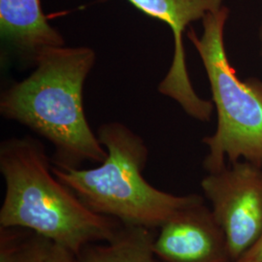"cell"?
Here are the masks:
<instances>
[{
    "mask_svg": "<svg viewBox=\"0 0 262 262\" xmlns=\"http://www.w3.org/2000/svg\"><path fill=\"white\" fill-rule=\"evenodd\" d=\"M96 61L89 47L56 48L39 58L34 71L0 96V113L34 131L55 148L52 163L80 168L107 157L85 118L84 84Z\"/></svg>",
    "mask_w": 262,
    "mask_h": 262,
    "instance_id": "1",
    "label": "cell"
},
{
    "mask_svg": "<svg viewBox=\"0 0 262 262\" xmlns=\"http://www.w3.org/2000/svg\"><path fill=\"white\" fill-rule=\"evenodd\" d=\"M0 172L5 183L0 226L27 228L76 255L91 244L110 241L122 227L94 213L56 178L44 145L31 136L1 143Z\"/></svg>",
    "mask_w": 262,
    "mask_h": 262,
    "instance_id": "2",
    "label": "cell"
},
{
    "mask_svg": "<svg viewBox=\"0 0 262 262\" xmlns=\"http://www.w3.org/2000/svg\"><path fill=\"white\" fill-rule=\"evenodd\" d=\"M97 136L107 150L99 166L58 168L53 165L56 178L94 213L115 219L122 225L159 229L201 197L175 195L151 186L143 175L149 157L148 147L124 124L104 123Z\"/></svg>",
    "mask_w": 262,
    "mask_h": 262,
    "instance_id": "3",
    "label": "cell"
},
{
    "mask_svg": "<svg viewBox=\"0 0 262 262\" xmlns=\"http://www.w3.org/2000/svg\"><path fill=\"white\" fill-rule=\"evenodd\" d=\"M229 14L226 6L208 14L202 19L201 36L192 28L187 32L205 68L217 115L216 129L202 140L208 148L203 161L208 173L222 170L226 160H245L262 168V81L241 80L227 56L225 30Z\"/></svg>",
    "mask_w": 262,
    "mask_h": 262,
    "instance_id": "4",
    "label": "cell"
},
{
    "mask_svg": "<svg viewBox=\"0 0 262 262\" xmlns=\"http://www.w3.org/2000/svg\"><path fill=\"white\" fill-rule=\"evenodd\" d=\"M200 185L237 262L262 235V168L240 160L208 173Z\"/></svg>",
    "mask_w": 262,
    "mask_h": 262,
    "instance_id": "5",
    "label": "cell"
},
{
    "mask_svg": "<svg viewBox=\"0 0 262 262\" xmlns=\"http://www.w3.org/2000/svg\"><path fill=\"white\" fill-rule=\"evenodd\" d=\"M105 1V0H102ZM136 9L168 26L174 38V55L159 92L173 99L187 115L199 122H210L214 104L201 98L187 72L184 34L194 21L222 9L225 0H127Z\"/></svg>",
    "mask_w": 262,
    "mask_h": 262,
    "instance_id": "6",
    "label": "cell"
},
{
    "mask_svg": "<svg viewBox=\"0 0 262 262\" xmlns=\"http://www.w3.org/2000/svg\"><path fill=\"white\" fill-rule=\"evenodd\" d=\"M159 229L152 246L159 262H234L225 233L202 196Z\"/></svg>",
    "mask_w": 262,
    "mask_h": 262,
    "instance_id": "7",
    "label": "cell"
},
{
    "mask_svg": "<svg viewBox=\"0 0 262 262\" xmlns=\"http://www.w3.org/2000/svg\"><path fill=\"white\" fill-rule=\"evenodd\" d=\"M0 37L19 62L29 66L48 51L66 46L61 33L49 24L41 0H0Z\"/></svg>",
    "mask_w": 262,
    "mask_h": 262,
    "instance_id": "8",
    "label": "cell"
},
{
    "mask_svg": "<svg viewBox=\"0 0 262 262\" xmlns=\"http://www.w3.org/2000/svg\"><path fill=\"white\" fill-rule=\"evenodd\" d=\"M155 229L122 225L108 242L91 244L78 254V262H158L152 246Z\"/></svg>",
    "mask_w": 262,
    "mask_h": 262,
    "instance_id": "9",
    "label": "cell"
},
{
    "mask_svg": "<svg viewBox=\"0 0 262 262\" xmlns=\"http://www.w3.org/2000/svg\"><path fill=\"white\" fill-rule=\"evenodd\" d=\"M34 232L19 226H0V262H14Z\"/></svg>",
    "mask_w": 262,
    "mask_h": 262,
    "instance_id": "10",
    "label": "cell"
},
{
    "mask_svg": "<svg viewBox=\"0 0 262 262\" xmlns=\"http://www.w3.org/2000/svg\"><path fill=\"white\" fill-rule=\"evenodd\" d=\"M52 241L34 233L14 262H45Z\"/></svg>",
    "mask_w": 262,
    "mask_h": 262,
    "instance_id": "11",
    "label": "cell"
},
{
    "mask_svg": "<svg viewBox=\"0 0 262 262\" xmlns=\"http://www.w3.org/2000/svg\"><path fill=\"white\" fill-rule=\"evenodd\" d=\"M45 262H78V255L66 247L52 242Z\"/></svg>",
    "mask_w": 262,
    "mask_h": 262,
    "instance_id": "12",
    "label": "cell"
},
{
    "mask_svg": "<svg viewBox=\"0 0 262 262\" xmlns=\"http://www.w3.org/2000/svg\"><path fill=\"white\" fill-rule=\"evenodd\" d=\"M237 262H262V235L257 242Z\"/></svg>",
    "mask_w": 262,
    "mask_h": 262,
    "instance_id": "13",
    "label": "cell"
},
{
    "mask_svg": "<svg viewBox=\"0 0 262 262\" xmlns=\"http://www.w3.org/2000/svg\"><path fill=\"white\" fill-rule=\"evenodd\" d=\"M259 43H260V55H261L262 60V16L261 20H260V26H259Z\"/></svg>",
    "mask_w": 262,
    "mask_h": 262,
    "instance_id": "14",
    "label": "cell"
},
{
    "mask_svg": "<svg viewBox=\"0 0 262 262\" xmlns=\"http://www.w3.org/2000/svg\"><path fill=\"white\" fill-rule=\"evenodd\" d=\"M158 262H159V261H158Z\"/></svg>",
    "mask_w": 262,
    "mask_h": 262,
    "instance_id": "15",
    "label": "cell"
}]
</instances>
